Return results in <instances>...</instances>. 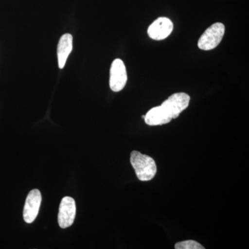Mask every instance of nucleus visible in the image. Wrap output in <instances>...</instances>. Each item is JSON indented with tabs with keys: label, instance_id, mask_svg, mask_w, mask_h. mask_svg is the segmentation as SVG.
I'll use <instances>...</instances> for the list:
<instances>
[{
	"label": "nucleus",
	"instance_id": "6",
	"mask_svg": "<svg viewBox=\"0 0 249 249\" xmlns=\"http://www.w3.org/2000/svg\"><path fill=\"white\" fill-rule=\"evenodd\" d=\"M42 196L40 191L32 190L28 195L23 211V217L28 224L34 222L40 210Z\"/></svg>",
	"mask_w": 249,
	"mask_h": 249
},
{
	"label": "nucleus",
	"instance_id": "7",
	"mask_svg": "<svg viewBox=\"0 0 249 249\" xmlns=\"http://www.w3.org/2000/svg\"><path fill=\"white\" fill-rule=\"evenodd\" d=\"M173 30V24L169 18H160L156 19L148 28L147 34L150 38L155 40H164Z\"/></svg>",
	"mask_w": 249,
	"mask_h": 249
},
{
	"label": "nucleus",
	"instance_id": "1",
	"mask_svg": "<svg viewBox=\"0 0 249 249\" xmlns=\"http://www.w3.org/2000/svg\"><path fill=\"white\" fill-rule=\"evenodd\" d=\"M130 162L140 181H150L155 178L157 168L155 160L152 157L142 155L138 151H132Z\"/></svg>",
	"mask_w": 249,
	"mask_h": 249
},
{
	"label": "nucleus",
	"instance_id": "8",
	"mask_svg": "<svg viewBox=\"0 0 249 249\" xmlns=\"http://www.w3.org/2000/svg\"><path fill=\"white\" fill-rule=\"evenodd\" d=\"M144 119L148 125L156 126L168 124L173 119L161 106H158L150 109L145 114Z\"/></svg>",
	"mask_w": 249,
	"mask_h": 249
},
{
	"label": "nucleus",
	"instance_id": "9",
	"mask_svg": "<svg viewBox=\"0 0 249 249\" xmlns=\"http://www.w3.org/2000/svg\"><path fill=\"white\" fill-rule=\"evenodd\" d=\"M73 49V37L71 34H66L60 37L58 45V66L63 69L67 58Z\"/></svg>",
	"mask_w": 249,
	"mask_h": 249
},
{
	"label": "nucleus",
	"instance_id": "4",
	"mask_svg": "<svg viewBox=\"0 0 249 249\" xmlns=\"http://www.w3.org/2000/svg\"><path fill=\"white\" fill-rule=\"evenodd\" d=\"M127 80V71L124 62L116 59L111 64L109 86L113 91L118 92L124 89Z\"/></svg>",
	"mask_w": 249,
	"mask_h": 249
},
{
	"label": "nucleus",
	"instance_id": "5",
	"mask_svg": "<svg viewBox=\"0 0 249 249\" xmlns=\"http://www.w3.org/2000/svg\"><path fill=\"white\" fill-rule=\"evenodd\" d=\"M76 202L73 198L65 196L59 207L58 224L62 229L71 227L76 217Z\"/></svg>",
	"mask_w": 249,
	"mask_h": 249
},
{
	"label": "nucleus",
	"instance_id": "10",
	"mask_svg": "<svg viewBox=\"0 0 249 249\" xmlns=\"http://www.w3.org/2000/svg\"><path fill=\"white\" fill-rule=\"evenodd\" d=\"M176 249H204V247L199 242L194 240H187L178 242L175 245Z\"/></svg>",
	"mask_w": 249,
	"mask_h": 249
},
{
	"label": "nucleus",
	"instance_id": "2",
	"mask_svg": "<svg viewBox=\"0 0 249 249\" xmlns=\"http://www.w3.org/2000/svg\"><path fill=\"white\" fill-rule=\"evenodd\" d=\"M225 33L222 23L217 22L208 28L198 41V47L201 50H212L219 45Z\"/></svg>",
	"mask_w": 249,
	"mask_h": 249
},
{
	"label": "nucleus",
	"instance_id": "3",
	"mask_svg": "<svg viewBox=\"0 0 249 249\" xmlns=\"http://www.w3.org/2000/svg\"><path fill=\"white\" fill-rule=\"evenodd\" d=\"M190 100L191 98L186 93H174L160 106L171 116L172 119H177L188 107Z\"/></svg>",
	"mask_w": 249,
	"mask_h": 249
}]
</instances>
